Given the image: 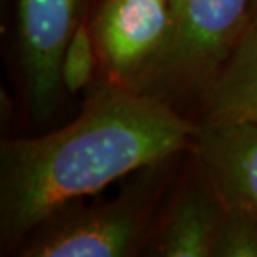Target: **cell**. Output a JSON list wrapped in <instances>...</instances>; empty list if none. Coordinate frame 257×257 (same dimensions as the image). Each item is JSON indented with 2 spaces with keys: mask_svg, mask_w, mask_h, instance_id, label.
I'll return each instance as SVG.
<instances>
[{
  "mask_svg": "<svg viewBox=\"0 0 257 257\" xmlns=\"http://www.w3.org/2000/svg\"><path fill=\"white\" fill-rule=\"evenodd\" d=\"M79 0H20V55L32 115L52 114L62 87V57L77 24Z\"/></svg>",
  "mask_w": 257,
  "mask_h": 257,
  "instance_id": "3957f363",
  "label": "cell"
},
{
  "mask_svg": "<svg viewBox=\"0 0 257 257\" xmlns=\"http://www.w3.org/2000/svg\"><path fill=\"white\" fill-rule=\"evenodd\" d=\"M94 35L79 24L70 37L62 57V85L69 92H79L89 84L95 67Z\"/></svg>",
  "mask_w": 257,
  "mask_h": 257,
  "instance_id": "30bf717a",
  "label": "cell"
},
{
  "mask_svg": "<svg viewBox=\"0 0 257 257\" xmlns=\"http://www.w3.org/2000/svg\"><path fill=\"white\" fill-rule=\"evenodd\" d=\"M197 149L222 202L257 217V124L207 122L197 132Z\"/></svg>",
  "mask_w": 257,
  "mask_h": 257,
  "instance_id": "8992f818",
  "label": "cell"
},
{
  "mask_svg": "<svg viewBox=\"0 0 257 257\" xmlns=\"http://www.w3.org/2000/svg\"><path fill=\"white\" fill-rule=\"evenodd\" d=\"M224 205V220L214 255L257 257V217L235 205Z\"/></svg>",
  "mask_w": 257,
  "mask_h": 257,
  "instance_id": "9c48e42d",
  "label": "cell"
},
{
  "mask_svg": "<svg viewBox=\"0 0 257 257\" xmlns=\"http://www.w3.org/2000/svg\"><path fill=\"white\" fill-rule=\"evenodd\" d=\"M169 29V0H105L94 20V42L110 75L128 82L161 52Z\"/></svg>",
  "mask_w": 257,
  "mask_h": 257,
  "instance_id": "277c9868",
  "label": "cell"
},
{
  "mask_svg": "<svg viewBox=\"0 0 257 257\" xmlns=\"http://www.w3.org/2000/svg\"><path fill=\"white\" fill-rule=\"evenodd\" d=\"M207 122L257 124V27H247L214 80Z\"/></svg>",
  "mask_w": 257,
  "mask_h": 257,
  "instance_id": "ba28073f",
  "label": "cell"
},
{
  "mask_svg": "<svg viewBox=\"0 0 257 257\" xmlns=\"http://www.w3.org/2000/svg\"><path fill=\"white\" fill-rule=\"evenodd\" d=\"M225 205L220 195L191 189L179 199L159 239V254L167 257H209L224 220Z\"/></svg>",
  "mask_w": 257,
  "mask_h": 257,
  "instance_id": "52a82bcc",
  "label": "cell"
},
{
  "mask_svg": "<svg viewBox=\"0 0 257 257\" xmlns=\"http://www.w3.org/2000/svg\"><path fill=\"white\" fill-rule=\"evenodd\" d=\"M141 230V210L117 202L72 215L29 245V257H120L131 254Z\"/></svg>",
  "mask_w": 257,
  "mask_h": 257,
  "instance_id": "5b68a950",
  "label": "cell"
},
{
  "mask_svg": "<svg viewBox=\"0 0 257 257\" xmlns=\"http://www.w3.org/2000/svg\"><path fill=\"white\" fill-rule=\"evenodd\" d=\"M171 29L137 82L181 85L204 80L225 62L247 30L254 0H169Z\"/></svg>",
  "mask_w": 257,
  "mask_h": 257,
  "instance_id": "7a4b0ae2",
  "label": "cell"
},
{
  "mask_svg": "<svg viewBox=\"0 0 257 257\" xmlns=\"http://www.w3.org/2000/svg\"><path fill=\"white\" fill-rule=\"evenodd\" d=\"M195 128L156 97L104 87L57 132L0 149V227L10 240L72 200L186 147Z\"/></svg>",
  "mask_w": 257,
  "mask_h": 257,
  "instance_id": "6da1fadb",
  "label": "cell"
},
{
  "mask_svg": "<svg viewBox=\"0 0 257 257\" xmlns=\"http://www.w3.org/2000/svg\"><path fill=\"white\" fill-rule=\"evenodd\" d=\"M249 27H257V0H254L252 5V20H250Z\"/></svg>",
  "mask_w": 257,
  "mask_h": 257,
  "instance_id": "8fae6325",
  "label": "cell"
}]
</instances>
